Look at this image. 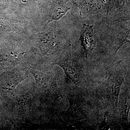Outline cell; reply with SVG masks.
I'll use <instances>...</instances> for the list:
<instances>
[{"label": "cell", "mask_w": 130, "mask_h": 130, "mask_svg": "<svg viewBox=\"0 0 130 130\" xmlns=\"http://www.w3.org/2000/svg\"><path fill=\"white\" fill-rule=\"evenodd\" d=\"M110 21L119 23L130 19V0H108L104 6Z\"/></svg>", "instance_id": "obj_1"}, {"label": "cell", "mask_w": 130, "mask_h": 130, "mask_svg": "<svg viewBox=\"0 0 130 130\" xmlns=\"http://www.w3.org/2000/svg\"><path fill=\"white\" fill-rule=\"evenodd\" d=\"M80 40L84 50L85 57L87 58L96 46L94 38L93 25H83L80 34Z\"/></svg>", "instance_id": "obj_2"}, {"label": "cell", "mask_w": 130, "mask_h": 130, "mask_svg": "<svg viewBox=\"0 0 130 130\" xmlns=\"http://www.w3.org/2000/svg\"><path fill=\"white\" fill-rule=\"evenodd\" d=\"M69 0H53L49 4L48 13L50 21L58 20L71 8L66 5Z\"/></svg>", "instance_id": "obj_3"}, {"label": "cell", "mask_w": 130, "mask_h": 130, "mask_svg": "<svg viewBox=\"0 0 130 130\" xmlns=\"http://www.w3.org/2000/svg\"><path fill=\"white\" fill-rule=\"evenodd\" d=\"M73 3L80 10L83 14H94L104 8L99 0H73Z\"/></svg>", "instance_id": "obj_4"}, {"label": "cell", "mask_w": 130, "mask_h": 130, "mask_svg": "<svg viewBox=\"0 0 130 130\" xmlns=\"http://www.w3.org/2000/svg\"><path fill=\"white\" fill-rule=\"evenodd\" d=\"M64 70L68 77L74 83L79 80V75L78 73L76 62L70 58L61 60L58 63Z\"/></svg>", "instance_id": "obj_5"}, {"label": "cell", "mask_w": 130, "mask_h": 130, "mask_svg": "<svg viewBox=\"0 0 130 130\" xmlns=\"http://www.w3.org/2000/svg\"><path fill=\"white\" fill-rule=\"evenodd\" d=\"M99 1H100V2L102 3L103 5H104V6H105V5H106V3L107 2L108 0H99Z\"/></svg>", "instance_id": "obj_6"}]
</instances>
